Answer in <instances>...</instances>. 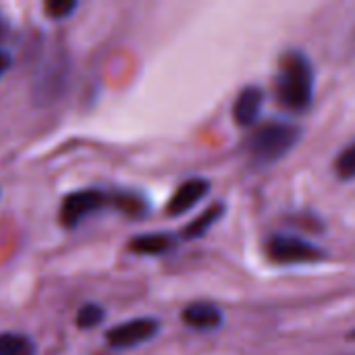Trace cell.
<instances>
[{
    "instance_id": "obj_1",
    "label": "cell",
    "mask_w": 355,
    "mask_h": 355,
    "mask_svg": "<svg viewBox=\"0 0 355 355\" xmlns=\"http://www.w3.org/2000/svg\"><path fill=\"white\" fill-rule=\"evenodd\" d=\"M275 96L281 108L302 114L314 100V69L310 58L300 50H287L275 75Z\"/></svg>"
},
{
    "instance_id": "obj_2",
    "label": "cell",
    "mask_w": 355,
    "mask_h": 355,
    "mask_svg": "<svg viewBox=\"0 0 355 355\" xmlns=\"http://www.w3.org/2000/svg\"><path fill=\"white\" fill-rule=\"evenodd\" d=\"M302 129L287 121H268L260 125L248 139V154L250 158L264 166L275 164L283 156L291 152V148L300 141Z\"/></svg>"
},
{
    "instance_id": "obj_3",
    "label": "cell",
    "mask_w": 355,
    "mask_h": 355,
    "mask_svg": "<svg viewBox=\"0 0 355 355\" xmlns=\"http://www.w3.org/2000/svg\"><path fill=\"white\" fill-rule=\"evenodd\" d=\"M264 250H266V256L275 264H283V266L314 264V262L324 260V256H327L324 250L310 243L308 239H302L297 235H283V233L270 235Z\"/></svg>"
},
{
    "instance_id": "obj_4",
    "label": "cell",
    "mask_w": 355,
    "mask_h": 355,
    "mask_svg": "<svg viewBox=\"0 0 355 355\" xmlns=\"http://www.w3.org/2000/svg\"><path fill=\"white\" fill-rule=\"evenodd\" d=\"M110 202V198L98 189H81V191H73L69 196L62 198L60 204V223L67 229H75L83 218H87L89 214L98 212L100 208H104Z\"/></svg>"
},
{
    "instance_id": "obj_5",
    "label": "cell",
    "mask_w": 355,
    "mask_h": 355,
    "mask_svg": "<svg viewBox=\"0 0 355 355\" xmlns=\"http://www.w3.org/2000/svg\"><path fill=\"white\" fill-rule=\"evenodd\" d=\"M160 331V322L154 318H135L129 322H123L119 327H112L106 333V343L112 349H131L141 343H148L154 339Z\"/></svg>"
},
{
    "instance_id": "obj_6",
    "label": "cell",
    "mask_w": 355,
    "mask_h": 355,
    "mask_svg": "<svg viewBox=\"0 0 355 355\" xmlns=\"http://www.w3.org/2000/svg\"><path fill=\"white\" fill-rule=\"evenodd\" d=\"M210 193V181L208 179H187L177 187V191L171 196L166 204V214L168 216H181L189 212L193 206H198L206 196Z\"/></svg>"
},
{
    "instance_id": "obj_7",
    "label": "cell",
    "mask_w": 355,
    "mask_h": 355,
    "mask_svg": "<svg viewBox=\"0 0 355 355\" xmlns=\"http://www.w3.org/2000/svg\"><path fill=\"white\" fill-rule=\"evenodd\" d=\"M181 320L193 331H216L225 322L223 310L212 302H193L181 312Z\"/></svg>"
},
{
    "instance_id": "obj_8",
    "label": "cell",
    "mask_w": 355,
    "mask_h": 355,
    "mask_svg": "<svg viewBox=\"0 0 355 355\" xmlns=\"http://www.w3.org/2000/svg\"><path fill=\"white\" fill-rule=\"evenodd\" d=\"M264 106V92L258 85L243 87L233 104V119L239 127H252L260 119Z\"/></svg>"
},
{
    "instance_id": "obj_9",
    "label": "cell",
    "mask_w": 355,
    "mask_h": 355,
    "mask_svg": "<svg viewBox=\"0 0 355 355\" xmlns=\"http://www.w3.org/2000/svg\"><path fill=\"white\" fill-rule=\"evenodd\" d=\"M177 239L168 233H150V235H139L131 239L129 250L139 256H162L175 248Z\"/></svg>"
},
{
    "instance_id": "obj_10",
    "label": "cell",
    "mask_w": 355,
    "mask_h": 355,
    "mask_svg": "<svg viewBox=\"0 0 355 355\" xmlns=\"http://www.w3.org/2000/svg\"><path fill=\"white\" fill-rule=\"evenodd\" d=\"M223 214H225V206H223V204H216V206L208 208L204 214H200L193 223H189V225L183 229L181 237H183V239H198V237H204V235L208 233V229L214 227Z\"/></svg>"
},
{
    "instance_id": "obj_11",
    "label": "cell",
    "mask_w": 355,
    "mask_h": 355,
    "mask_svg": "<svg viewBox=\"0 0 355 355\" xmlns=\"http://www.w3.org/2000/svg\"><path fill=\"white\" fill-rule=\"evenodd\" d=\"M110 202L125 214L129 216H144L150 212V204L144 196L135 193V191H119L110 198Z\"/></svg>"
},
{
    "instance_id": "obj_12",
    "label": "cell",
    "mask_w": 355,
    "mask_h": 355,
    "mask_svg": "<svg viewBox=\"0 0 355 355\" xmlns=\"http://www.w3.org/2000/svg\"><path fill=\"white\" fill-rule=\"evenodd\" d=\"M0 355H35V345L25 335L0 333Z\"/></svg>"
},
{
    "instance_id": "obj_13",
    "label": "cell",
    "mask_w": 355,
    "mask_h": 355,
    "mask_svg": "<svg viewBox=\"0 0 355 355\" xmlns=\"http://www.w3.org/2000/svg\"><path fill=\"white\" fill-rule=\"evenodd\" d=\"M104 320V310L102 306L98 304H85L77 310V318H75V324L83 331H89V329H96L100 322Z\"/></svg>"
},
{
    "instance_id": "obj_14",
    "label": "cell",
    "mask_w": 355,
    "mask_h": 355,
    "mask_svg": "<svg viewBox=\"0 0 355 355\" xmlns=\"http://www.w3.org/2000/svg\"><path fill=\"white\" fill-rule=\"evenodd\" d=\"M335 173L339 179L343 181H352L355 179V141L349 144L335 160Z\"/></svg>"
},
{
    "instance_id": "obj_15",
    "label": "cell",
    "mask_w": 355,
    "mask_h": 355,
    "mask_svg": "<svg viewBox=\"0 0 355 355\" xmlns=\"http://www.w3.org/2000/svg\"><path fill=\"white\" fill-rule=\"evenodd\" d=\"M44 8L52 19H64L77 8V2H73V0H50V2H46Z\"/></svg>"
},
{
    "instance_id": "obj_16",
    "label": "cell",
    "mask_w": 355,
    "mask_h": 355,
    "mask_svg": "<svg viewBox=\"0 0 355 355\" xmlns=\"http://www.w3.org/2000/svg\"><path fill=\"white\" fill-rule=\"evenodd\" d=\"M8 67H10V54L0 48V77L8 71Z\"/></svg>"
},
{
    "instance_id": "obj_17",
    "label": "cell",
    "mask_w": 355,
    "mask_h": 355,
    "mask_svg": "<svg viewBox=\"0 0 355 355\" xmlns=\"http://www.w3.org/2000/svg\"><path fill=\"white\" fill-rule=\"evenodd\" d=\"M6 33H8V21H6V17L0 12V42L6 37Z\"/></svg>"
},
{
    "instance_id": "obj_18",
    "label": "cell",
    "mask_w": 355,
    "mask_h": 355,
    "mask_svg": "<svg viewBox=\"0 0 355 355\" xmlns=\"http://www.w3.org/2000/svg\"><path fill=\"white\" fill-rule=\"evenodd\" d=\"M349 339H352V341H355V331H352V335H349Z\"/></svg>"
}]
</instances>
